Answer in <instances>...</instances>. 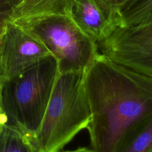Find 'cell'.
Returning <instances> with one entry per match:
<instances>
[{
	"mask_svg": "<svg viewBox=\"0 0 152 152\" xmlns=\"http://www.w3.org/2000/svg\"><path fill=\"white\" fill-rule=\"evenodd\" d=\"M4 32V25L0 26V59H1V45H2L3 36Z\"/></svg>",
	"mask_w": 152,
	"mask_h": 152,
	"instance_id": "obj_14",
	"label": "cell"
},
{
	"mask_svg": "<svg viewBox=\"0 0 152 152\" xmlns=\"http://www.w3.org/2000/svg\"><path fill=\"white\" fill-rule=\"evenodd\" d=\"M114 152H152V113L126 132Z\"/></svg>",
	"mask_w": 152,
	"mask_h": 152,
	"instance_id": "obj_8",
	"label": "cell"
},
{
	"mask_svg": "<svg viewBox=\"0 0 152 152\" xmlns=\"http://www.w3.org/2000/svg\"><path fill=\"white\" fill-rule=\"evenodd\" d=\"M67 15L96 45L122 26L117 7L106 0H68Z\"/></svg>",
	"mask_w": 152,
	"mask_h": 152,
	"instance_id": "obj_7",
	"label": "cell"
},
{
	"mask_svg": "<svg viewBox=\"0 0 152 152\" xmlns=\"http://www.w3.org/2000/svg\"><path fill=\"white\" fill-rule=\"evenodd\" d=\"M0 152H39V151L29 137L7 123H1Z\"/></svg>",
	"mask_w": 152,
	"mask_h": 152,
	"instance_id": "obj_10",
	"label": "cell"
},
{
	"mask_svg": "<svg viewBox=\"0 0 152 152\" xmlns=\"http://www.w3.org/2000/svg\"><path fill=\"white\" fill-rule=\"evenodd\" d=\"M106 1L111 3V4H114V5L117 6L120 4H121V3H123L124 1H126V0H106Z\"/></svg>",
	"mask_w": 152,
	"mask_h": 152,
	"instance_id": "obj_16",
	"label": "cell"
},
{
	"mask_svg": "<svg viewBox=\"0 0 152 152\" xmlns=\"http://www.w3.org/2000/svg\"><path fill=\"white\" fill-rule=\"evenodd\" d=\"M97 48L114 62L152 78V21L117 27Z\"/></svg>",
	"mask_w": 152,
	"mask_h": 152,
	"instance_id": "obj_5",
	"label": "cell"
},
{
	"mask_svg": "<svg viewBox=\"0 0 152 152\" xmlns=\"http://www.w3.org/2000/svg\"><path fill=\"white\" fill-rule=\"evenodd\" d=\"M59 152H94L91 148H86V147H80L74 150H68V151H60Z\"/></svg>",
	"mask_w": 152,
	"mask_h": 152,
	"instance_id": "obj_13",
	"label": "cell"
},
{
	"mask_svg": "<svg viewBox=\"0 0 152 152\" xmlns=\"http://www.w3.org/2000/svg\"><path fill=\"white\" fill-rule=\"evenodd\" d=\"M91 148L114 152L128 130L152 113V78L99 53L85 71Z\"/></svg>",
	"mask_w": 152,
	"mask_h": 152,
	"instance_id": "obj_1",
	"label": "cell"
},
{
	"mask_svg": "<svg viewBox=\"0 0 152 152\" xmlns=\"http://www.w3.org/2000/svg\"><path fill=\"white\" fill-rule=\"evenodd\" d=\"M12 11L0 12V26L4 25L5 22L11 17Z\"/></svg>",
	"mask_w": 152,
	"mask_h": 152,
	"instance_id": "obj_12",
	"label": "cell"
},
{
	"mask_svg": "<svg viewBox=\"0 0 152 152\" xmlns=\"http://www.w3.org/2000/svg\"><path fill=\"white\" fill-rule=\"evenodd\" d=\"M117 7L122 26H134L152 21V0H126Z\"/></svg>",
	"mask_w": 152,
	"mask_h": 152,
	"instance_id": "obj_9",
	"label": "cell"
},
{
	"mask_svg": "<svg viewBox=\"0 0 152 152\" xmlns=\"http://www.w3.org/2000/svg\"><path fill=\"white\" fill-rule=\"evenodd\" d=\"M0 111H2V110H1V102H0Z\"/></svg>",
	"mask_w": 152,
	"mask_h": 152,
	"instance_id": "obj_17",
	"label": "cell"
},
{
	"mask_svg": "<svg viewBox=\"0 0 152 152\" xmlns=\"http://www.w3.org/2000/svg\"><path fill=\"white\" fill-rule=\"evenodd\" d=\"M57 74V62L49 56L0 83V102L6 123L32 141L43 120Z\"/></svg>",
	"mask_w": 152,
	"mask_h": 152,
	"instance_id": "obj_3",
	"label": "cell"
},
{
	"mask_svg": "<svg viewBox=\"0 0 152 152\" xmlns=\"http://www.w3.org/2000/svg\"><path fill=\"white\" fill-rule=\"evenodd\" d=\"M49 56L52 55L42 43L8 19L4 24L1 45L0 83L13 78Z\"/></svg>",
	"mask_w": 152,
	"mask_h": 152,
	"instance_id": "obj_6",
	"label": "cell"
},
{
	"mask_svg": "<svg viewBox=\"0 0 152 152\" xmlns=\"http://www.w3.org/2000/svg\"><path fill=\"white\" fill-rule=\"evenodd\" d=\"M20 0H0V12L12 11Z\"/></svg>",
	"mask_w": 152,
	"mask_h": 152,
	"instance_id": "obj_11",
	"label": "cell"
},
{
	"mask_svg": "<svg viewBox=\"0 0 152 152\" xmlns=\"http://www.w3.org/2000/svg\"><path fill=\"white\" fill-rule=\"evenodd\" d=\"M7 123V117L2 111H0V124Z\"/></svg>",
	"mask_w": 152,
	"mask_h": 152,
	"instance_id": "obj_15",
	"label": "cell"
},
{
	"mask_svg": "<svg viewBox=\"0 0 152 152\" xmlns=\"http://www.w3.org/2000/svg\"><path fill=\"white\" fill-rule=\"evenodd\" d=\"M11 20L48 50L57 62L59 73L85 70L100 53L96 43L66 14L45 13Z\"/></svg>",
	"mask_w": 152,
	"mask_h": 152,
	"instance_id": "obj_4",
	"label": "cell"
},
{
	"mask_svg": "<svg viewBox=\"0 0 152 152\" xmlns=\"http://www.w3.org/2000/svg\"><path fill=\"white\" fill-rule=\"evenodd\" d=\"M85 70L59 73L39 128L34 135L39 152H59L91 120L85 89Z\"/></svg>",
	"mask_w": 152,
	"mask_h": 152,
	"instance_id": "obj_2",
	"label": "cell"
}]
</instances>
